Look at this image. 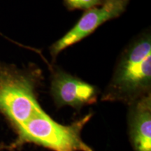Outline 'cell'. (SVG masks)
Wrapping results in <instances>:
<instances>
[{
    "instance_id": "cell-1",
    "label": "cell",
    "mask_w": 151,
    "mask_h": 151,
    "mask_svg": "<svg viewBox=\"0 0 151 151\" xmlns=\"http://www.w3.org/2000/svg\"><path fill=\"white\" fill-rule=\"evenodd\" d=\"M40 76L37 69L0 62V116L16 134L14 141L0 146V150H18L27 143L52 151H69L72 146L73 125L55 121L38 101Z\"/></svg>"
},
{
    "instance_id": "cell-2",
    "label": "cell",
    "mask_w": 151,
    "mask_h": 151,
    "mask_svg": "<svg viewBox=\"0 0 151 151\" xmlns=\"http://www.w3.org/2000/svg\"><path fill=\"white\" fill-rule=\"evenodd\" d=\"M151 36L145 32L134 39L120 55L101 101L129 105L150 93Z\"/></svg>"
},
{
    "instance_id": "cell-3",
    "label": "cell",
    "mask_w": 151,
    "mask_h": 151,
    "mask_svg": "<svg viewBox=\"0 0 151 151\" xmlns=\"http://www.w3.org/2000/svg\"><path fill=\"white\" fill-rule=\"evenodd\" d=\"M129 0H104L99 6L87 9L68 32L50 47L52 59L68 47L88 37L104 22L118 18L125 11Z\"/></svg>"
},
{
    "instance_id": "cell-4",
    "label": "cell",
    "mask_w": 151,
    "mask_h": 151,
    "mask_svg": "<svg viewBox=\"0 0 151 151\" xmlns=\"http://www.w3.org/2000/svg\"><path fill=\"white\" fill-rule=\"evenodd\" d=\"M50 94L58 108L71 106L80 110L97 102L99 91L97 87L58 69L52 71Z\"/></svg>"
},
{
    "instance_id": "cell-5",
    "label": "cell",
    "mask_w": 151,
    "mask_h": 151,
    "mask_svg": "<svg viewBox=\"0 0 151 151\" xmlns=\"http://www.w3.org/2000/svg\"><path fill=\"white\" fill-rule=\"evenodd\" d=\"M128 134L134 151H151V93L130 104Z\"/></svg>"
},
{
    "instance_id": "cell-6",
    "label": "cell",
    "mask_w": 151,
    "mask_h": 151,
    "mask_svg": "<svg viewBox=\"0 0 151 151\" xmlns=\"http://www.w3.org/2000/svg\"><path fill=\"white\" fill-rule=\"evenodd\" d=\"M68 9H89L97 6L102 3L101 0H65Z\"/></svg>"
},
{
    "instance_id": "cell-7",
    "label": "cell",
    "mask_w": 151,
    "mask_h": 151,
    "mask_svg": "<svg viewBox=\"0 0 151 151\" xmlns=\"http://www.w3.org/2000/svg\"><path fill=\"white\" fill-rule=\"evenodd\" d=\"M101 1H104V0H101Z\"/></svg>"
}]
</instances>
